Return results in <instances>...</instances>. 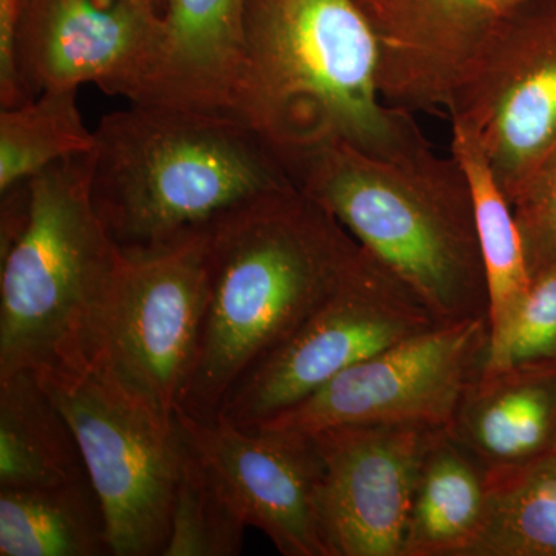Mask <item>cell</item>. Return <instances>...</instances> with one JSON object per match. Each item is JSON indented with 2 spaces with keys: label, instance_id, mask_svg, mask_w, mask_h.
Listing matches in <instances>:
<instances>
[{
  "label": "cell",
  "instance_id": "6da1fadb",
  "mask_svg": "<svg viewBox=\"0 0 556 556\" xmlns=\"http://www.w3.org/2000/svg\"><path fill=\"white\" fill-rule=\"evenodd\" d=\"M208 305L179 412L214 420L354 273L364 248L294 182L207 223Z\"/></svg>",
  "mask_w": 556,
  "mask_h": 556
},
{
  "label": "cell",
  "instance_id": "7a4b0ae2",
  "mask_svg": "<svg viewBox=\"0 0 556 556\" xmlns=\"http://www.w3.org/2000/svg\"><path fill=\"white\" fill-rule=\"evenodd\" d=\"M295 188L412 289L439 324L489 318L473 195L430 144L378 156L343 142L280 156Z\"/></svg>",
  "mask_w": 556,
  "mask_h": 556
},
{
  "label": "cell",
  "instance_id": "3957f363",
  "mask_svg": "<svg viewBox=\"0 0 556 556\" xmlns=\"http://www.w3.org/2000/svg\"><path fill=\"white\" fill-rule=\"evenodd\" d=\"M237 116L278 159L329 142L378 156L430 144L383 101L378 39L354 0H249Z\"/></svg>",
  "mask_w": 556,
  "mask_h": 556
},
{
  "label": "cell",
  "instance_id": "277c9868",
  "mask_svg": "<svg viewBox=\"0 0 556 556\" xmlns=\"http://www.w3.org/2000/svg\"><path fill=\"white\" fill-rule=\"evenodd\" d=\"M0 197V378L86 371L123 258L91 199V152Z\"/></svg>",
  "mask_w": 556,
  "mask_h": 556
},
{
  "label": "cell",
  "instance_id": "5b68a950",
  "mask_svg": "<svg viewBox=\"0 0 556 556\" xmlns=\"http://www.w3.org/2000/svg\"><path fill=\"white\" fill-rule=\"evenodd\" d=\"M291 182L236 116L130 102L94 129L91 199L119 248L164 243Z\"/></svg>",
  "mask_w": 556,
  "mask_h": 556
},
{
  "label": "cell",
  "instance_id": "8992f818",
  "mask_svg": "<svg viewBox=\"0 0 556 556\" xmlns=\"http://www.w3.org/2000/svg\"><path fill=\"white\" fill-rule=\"evenodd\" d=\"M121 251L90 368L172 427L206 320L207 225Z\"/></svg>",
  "mask_w": 556,
  "mask_h": 556
},
{
  "label": "cell",
  "instance_id": "52a82bcc",
  "mask_svg": "<svg viewBox=\"0 0 556 556\" xmlns=\"http://www.w3.org/2000/svg\"><path fill=\"white\" fill-rule=\"evenodd\" d=\"M38 378L75 431L112 556H163L181 464L177 419L164 426L94 368Z\"/></svg>",
  "mask_w": 556,
  "mask_h": 556
},
{
  "label": "cell",
  "instance_id": "ba28073f",
  "mask_svg": "<svg viewBox=\"0 0 556 556\" xmlns=\"http://www.w3.org/2000/svg\"><path fill=\"white\" fill-rule=\"evenodd\" d=\"M447 115L477 141L508 203L556 148V0H517L456 80Z\"/></svg>",
  "mask_w": 556,
  "mask_h": 556
},
{
  "label": "cell",
  "instance_id": "9c48e42d",
  "mask_svg": "<svg viewBox=\"0 0 556 556\" xmlns=\"http://www.w3.org/2000/svg\"><path fill=\"white\" fill-rule=\"evenodd\" d=\"M437 325L412 289L365 251L345 283L241 380L214 420L254 430L358 362Z\"/></svg>",
  "mask_w": 556,
  "mask_h": 556
},
{
  "label": "cell",
  "instance_id": "30bf717a",
  "mask_svg": "<svg viewBox=\"0 0 556 556\" xmlns=\"http://www.w3.org/2000/svg\"><path fill=\"white\" fill-rule=\"evenodd\" d=\"M489 346L486 317L437 325L358 362L257 428L306 434L356 424L447 428Z\"/></svg>",
  "mask_w": 556,
  "mask_h": 556
},
{
  "label": "cell",
  "instance_id": "8fae6325",
  "mask_svg": "<svg viewBox=\"0 0 556 556\" xmlns=\"http://www.w3.org/2000/svg\"><path fill=\"white\" fill-rule=\"evenodd\" d=\"M441 428L356 424L311 433L329 556H402L424 453Z\"/></svg>",
  "mask_w": 556,
  "mask_h": 556
},
{
  "label": "cell",
  "instance_id": "7c38bea8",
  "mask_svg": "<svg viewBox=\"0 0 556 556\" xmlns=\"http://www.w3.org/2000/svg\"><path fill=\"white\" fill-rule=\"evenodd\" d=\"M175 419L248 527L262 530L281 555L329 556L321 459L311 434L247 430L179 409Z\"/></svg>",
  "mask_w": 556,
  "mask_h": 556
},
{
  "label": "cell",
  "instance_id": "4fadbf2b",
  "mask_svg": "<svg viewBox=\"0 0 556 556\" xmlns=\"http://www.w3.org/2000/svg\"><path fill=\"white\" fill-rule=\"evenodd\" d=\"M149 0H25L14 65L28 100L94 84L129 100L160 27Z\"/></svg>",
  "mask_w": 556,
  "mask_h": 556
},
{
  "label": "cell",
  "instance_id": "5bb4252c",
  "mask_svg": "<svg viewBox=\"0 0 556 556\" xmlns=\"http://www.w3.org/2000/svg\"><path fill=\"white\" fill-rule=\"evenodd\" d=\"M248 3L164 0L159 31L131 89V104L239 118L248 65Z\"/></svg>",
  "mask_w": 556,
  "mask_h": 556
},
{
  "label": "cell",
  "instance_id": "9a60e30c",
  "mask_svg": "<svg viewBox=\"0 0 556 556\" xmlns=\"http://www.w3.org/2000/svg\"><path fill=\"white\" fill-rule=\"evenodd\" d=\"M447 430L489 470L556 455V361L484 365Z\"/></svg>",
  "mask_w": 556,
  "mask_h": 556
},
{
  "label": "cell",
  "instance_id": "2e32d148",
  "mask_svg": "<svg viewBox=\"0 0 556 556\" xmlns=\"http://www.w3.org/2000/svg\"><path fill=\"white\" fill-rule=\"evenodd\" d=\"M489 470L447 428L434 433L417 473L402 556H466L485 517Z\"/></svg>",
  "mask_w": 556,
  "mask_h": 556
},
{
  "label": "cell",
  "instance_id": "e0dca14e",
  "mask_svg": "<svg viewBox=\"0 0 556 556\" xmlns=\"http://www.w3.org/2000/svg\"><path fill=\"white\" fill-rule=\"evenodd\" d=\"M89 479L75 431L38 375L0 378V489Z\"/></svg>",
  "mask_w": 556,
  "mask_h": 556
},
{
  "label": "cell",
  "instance_id": "ac0fdd59",
  "mask_svg": "<svg viewBox=\"0 0 556 556\" xmlns=\"http://www.w3.org/2000/svg\"><path fill=\"white\" fill-rule=\"evenodd\" d=\"M452 155L470 182L486 289H489L490 346L485 367L503 362L519 313L529 292V266L514 208L497 185L481 148L470 135L452 127Z\"/></svg>",
  "mask_w": 556,
  "mask_h": 556
},
{
  "label": "cell",
  "instance_id": "d6986e66",
  "mask_svg": "<svg viewBox=\"0 0 556 556\" xmlns=\"http://www.w3.org/2000/svg\"><path fill=\"white\" fill-rule=\"evenodd\" d=\"M0 556H112L90 479L0 489Z\"/></svg>",
  "mask_w": 556,
  "mask_h": 556
},
{
  "label": "cell",
  "instance_id": "ffe728a7",
  "mask_svg": "<svg viewBox=\"0 0 556 556\" xmlns=\"http://www.w3.org/2000/svg\"><path fill=\"white\" fill-rule=\"evenodd\" d=\"M466 556H556V455L489 470L484 521Z\"/></svg>",
  "mask_w": 556,
  "mask_h": 556
},
{
  "label": "cell",
  "instance_id": "44dd1931",
  "mask_svg": "<svg viewBox=\"0 0 556 556\" xmlns=\"http://www.w3.org/2000/svg\"><path fill=\"white\" fill-rule=\"evenodd\" d=\"M78 89L47 90L0 110V192L51 164L91 152L94 130L84 123Z\"/></svg>",
  "mask_w": 556,
  "mask_h": 556
},
{
  "label": "cell",
  "instance_id": "7402d4cb",
  "mask_svg": "<svg viewBox=\"0 0 556 556\" xmlns=\"http://www.w3.org/2000/svg\"><path fill=\"white\" fill-rule=\"evenodd\" d=\"M181 437V464L172 508L170 535L163 556L240 555L247 522L237 514L214 471L189 444L182 431Z\"/></svg>",
  "mask_w": 556,
  "mask_h": 556
},
{
  "label": "cell",
  "instance_id": "603a6c76",
  "mask_svg": "<svg viewBox=\"0 0 556 556\" xmlns=\"http://www.w3.org/2000/svg\"><path fill=\"white\" fill-rule=\"evenodd\" d=\"M530 277L556 262V148L511 203Z\"/></svg>",
  "mask_w": 556,
  "mask_h": 556
},
{
  "label": "cell",
  "instance_id": "cb8c5ba5",
  "mask_svg": "<svg viewBox=\"0 0 556 556\" xmlns=\"http://www.w3.org/2000/svg\"><path fill=\"white\" fill-rule=\"evenodd\" d=\"M555 361L556 262L533 274L503 362L493 368Z\"/></svg>",
  "mask_w": 556,
  "mask_h": 556
},
{
  "label": "cell",
  "instance_id": "d4e9b609",
  "mask_svg": "<svg viewBox=\"0 0 556 556\" xmlns=\"http://www.w3.org/2000/svg\"><path fill=\"white\" fill-rule=\"evenodd\" d=\"M25 0H0V108L9 109L28 101L22 89L16 65L14 43Z\"/></svg>",
  "mask_w": 556,
  "mask_h": 556
},
{
  "label": "cell",
  "instance_id": "484cf974",
  "mask_svg": "<svg viewBox=\"0 0 556 556\" xmlns=\"http://www.w3.org/2000/svg\"><path fill=\"white\" fill-rule=\"evenodd\" d=\"M149 2L159 10L160 14L163 13L164 0H149Z\"/></svg>",
  "mask_w": 556,
  "mask_h": 556
}]
</instances>
